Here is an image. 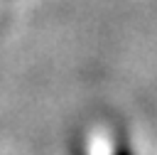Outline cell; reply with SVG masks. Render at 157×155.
I'll return each instance as SVG.
<instances>
[{
    "mask_svg": "<svg viewBox=\"0 0 157 155\" xmlns=\"http://www.w3.org/2000/svg\"><path fill=\"white\" fill-rule=\"evenodd\" d=\"M113 155H130V150H128V148H125V145H118V148H115V153H113Z\"/></svg>",
    "mask_w": 157,
    "mask_h": 155,
    "instance_id": "1",
    "label": "cell"
}]
</instances>
